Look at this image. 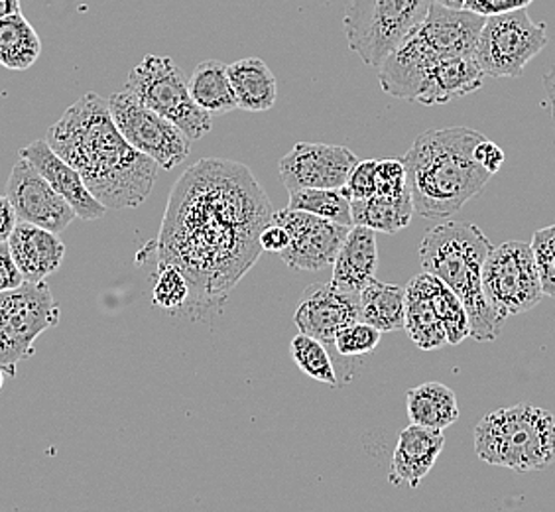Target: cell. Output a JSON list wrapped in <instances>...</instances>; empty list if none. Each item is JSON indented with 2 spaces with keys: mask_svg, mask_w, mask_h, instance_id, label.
I'll return each instance as SVG.
<instances>
[{
  "mask_svg": "<svg viewBox=\"0 0 555 512\" xmlns=\"http://www.w3.org/2000/svg\"><path fill=\"white\" fill-rule=\"evenodd\" d=\"M272 217V203L250 168L205 158L171 190L156 243L158 263L182 270L193 306H214L255 267L262 253L258 239Z\"/></svg>",
  "mask_w": 555,
  "mask_h": 512,
  "instance_id": "obj_1",
  "label": "cell"
},
{
  "mask_svg": "<svg viewBox=\"0 0 555 512\" xmlns=\"http://www.w3.org/2000/svg\"><path fill=\"white\" fill-rule=\"evenodd\" d=\"M48 144L81 174L87 190L107 209L146 202L160 166L132 149L120 135L108 99L89 91L48 130Z\"/></svg>",
  "mask_w": 555,
  "mask_h": 512,
  "instance_id": "obj_2",
  "label": "cell"
},
{
  "mask_svg": "<svg viewBox=\"0 0 555 512\" xmlns=\"http://www.w3.org/2000/svg\"><path fill=\"white\" fill-rule=\"evenodd\" d=\"M481 132L467 127L434 128L420 135L402 158L414 212L446 221L482 192L492 178L475 161Z\"/></svg>",
  "mask_w": 555,
  "mask_h": 512,
  "instance_id": "obj_3",
  "label": "cell"
},
{
  "mask_svg": "<svg viewBox=\"0 0 555 512\" xmlns=\"http://www.w3.org/2000/svg\"><path fill=\"white\" fill-rule=\"evenodd\" d=\"M492 248L477 225L457 221L436 225L420 245L424 272L457 294L469 316L470 337L477 342H494L504 325L482 290V267Z\"/></svg>",
  "mask_w": 555,
  "mask_h": 512,
  "instance_id": "obj_4",
  "label": "cell"
},
{
  "mask_svg": "<svg viewBox=\"0 0 555 512\" xmlns=\"http://www.w3.org/2000/svg\"><path fill=\"white\" fill-rule=\"evenodd\" d=\"M477 458L518 473L542 471L555 461V417L530 405L492 410L475 426Z\"/></svg>",
  "mask_w": 555,
  "mask_h": 512,
  "instance_id": "obj_5",
  "label": "cell"
},
{
  "mask_svg": "<svg viewBox=\"0 0 555 512\" xmlns=\"http://www.w3.org/2000/svg\"><path fill=\"white\" fill-rule=\"evenodd\" d=\"M431 4L434 0H351L343 16L351 52L363 64L380 67L426 21Z\"/></svg>",
  "mask_w": 555,
  "mask_h": 512,
  "instance_id": "obj_6",
  "label": "cell"
},
{
  "mask_svg": "<svg viewBox=\"0 0 555 512\" xmlns=\"http://www.w3.org/2000/svg\"><path fill=\"white\" fill-rule=\"evenodd\" d=\"M127 91L142 105L182 128L192 140L204 139L214 127V117L192 99L190 77H185L171 57L146 55L130 69Z\"/></svg>",
  "mask_w": 555,
  "mask_h": 512,
  "instance_id": "obj_7",
  "label": "cell"
},
{
  "mask_svg": "<svg viewBox=\"0 0 555 512\" xmlns=\"http://www.w3.org/2000/svg\"><path fill=\"white\" fill-rule=\"evenodd\" d=\"M60 323V306L43 282H24L0 294V369L16 376L24 359L33 357L34 343L43 331Z\"/></svg>",
  "mask_w": 555,
  "mask_h": 512,
  "instance_id": "obj_8",
  "label": "cell"
},
{
  "mask_svg": "<svg viewBox=\"0 0 555 512\" xmlns=\"http://www.w3.org/2000/svg\"><path fill=\"white\" fill-rule=\"evenodd\" d=\"M545 43V24L532 21L528 11L520 9L485 21L473 57L482 74L489 77H518L524 67L544 50Z\"/></svg>",
  "mask_w": 555,
  "mask_h": 512,
  "instance_id": "obj_9",
  "label": "cell"
},
{
  "mask_svg": "<svg viewBox=\"0 0 555 512\" xmlns=\"http://www.w3.org/2000/svg\"><path fill=\"white\" fill-rule=\"evenodd\" d=\"M482 290L501 320L534 310L544 292L532 246L511 241L492 248L482 267Z\"/></svg>",
  "mask_w": 555,
  "mask_h": 512,
  "instance_id": "obj_10",
  "label": "cell"
},
{
  "mask_svg": "<svg viewBox=\"0 0 555 512\" xmlns=\"http://www.w3.org/2000/svg\"><path fill=\"white\" fill-rule=\"evenodd\" d=\"M108 108L130 146L156 162L160 170H173L190 156L193 140L182 128L142 105L127 89L108 97Z\"/></svg>",
  "mask_w": 555,
  "mask_h": 512,
  "instance_id": "obj_11",
  "label": "cell"
},
{
  "mask_svg": "<svg viewBox=\"0 0 555 512\" xmlns=\"http://www.w3.org/2000/svg\"><path fill=\"white\" fill-rule=\"evenodd\" d=\"M272 221L282 225L289 235V246L280 258L292 270L306 272H320L333 267L335 256L351 229L306 212H294L288 207L274 212Z\"/></svg>",
  "mask_w": 555,
  "mask_h": 512,
  "instance_id": "obj_12",
  "label": "cell"
},
{
  "mask_svg": "<svg viewBox=\"0 0 555 512\" xmlns=\"http://www.w3.org/2000/svg\"><path fill=\"white\" fill-rule=\"evenodd\" d=\"M359 158L347 146L298 142L278 164L280 180L289 192L341 190Z\"/></svg>",
  "mask_w": 555,
  "mask_h": 512,
  "instance_id": "obj_13",
  "label": "cell"
},
{
  "mask_svg": "<svg viewBox=\"0 0 555 512\" xmlns=\"http://www.w3.org/2000/svg\"><path fill=\"white\" fill-rule=\"evenodd\" d=\"M7 197L11 200L18 221L42 227L55 235L64 233L77 217L72 205L55 192L30 162L21 156L9 176Z\"/></svg>",
  "mask_w": 555,
  "mask_h": 512,
  "instance_id": "obj_14",
  "label": "cell"
},
{
  "mask_svg": "<svg viewBox=\"0 0 555 512\" xmlns=\"http://www.w3.org/2000/svg\"><path fill=\"white\" fill-rule=\"evenodd\" d=\"M361 321V294L337 289L333 282H320L304 290L294 323L299 333L310 335L325 347L335 343L337 333Z\"/></svg>",
  "mask_w": 555,
  "mask_h": 512,
  "instance_id": "obj_15",
  "label": "cell"
},
{
  "mask_svg": "<svg viewBox=\"0 0 555 512\" xmlns=\"http://www.w3.org/2000/svg\"><path fill=\"white\" fill-rule=\"evenodd\" d=\"M18 156L30 162L42 174L55 192L72 205L79 219L95 221L107 212V207L87 190L81 174L74 166H69L60 154H55L48 140H34L28 146L21 149Z\"/></svg>",
  "mask_w": 555,
  "mask_h": 512,
  "instance_id": "obj_16",
  "label": "cell"
},
{
  "mask_svg": "<svg viewBox=\"0 0 555 512\" xmlns=\"http://www.w3.org/2000/svg\"><path fill=\"white\" fill-rule=\"evenodd\" d=\"M485 21V16H479L475 12L448 9L434 2L427 12L426 21L417 26L416 33L439 57H473Z\"/></svg>",
  "mask_w": 555,
  "mask_h": 512,
  "instance_id": "obj_17",
  "label": "cell"
},
{
  "mask_svg": "<svg viewBox=\"0 0 555 512\" xmlns=\"http://www.w3.org/2000/svg\"><path fill=\"white\" fill-rule=\"evenodd\" d=\"M443 448V430L410 424L400 432L396 441L388 481L392 485L408 483L412 489H416L417 485L426 479L427 473L434 470Z\"/></svg>",
  "mask_w": 555,
  "mask_h": 512,
  "instance_id": "obj_18",
  "label": "cell"
},
{
  "mask_svg": "<svg viewBox=\"0 0 555 512\" xmlns=\"http://www.w3.org/2000/svg\"><path fill=\"white\" fill-rule=\"evenodd\" d=\"M9 246L24 282H43L64 263L65 245L62 239L33 223L18 221L9 239Z\"/></svg>",
  "mask_w": 555,
  "mask_h": 512,
  "instance_id": "obj_19",
  "label": "cell"
},
{
  "mask_svg": "<svg viewBox=\"0 0 555 512\" xmlns=\"http://www.w3.org/2000/svg\"><path fill=\"white\" fill-rule=\"evenodd\" d=\"M485 77L487 75L482 74L475 57H441L427 69L426 81L417 93L416 103L426 107L446 105L449 101H455L481 89Z\"/></svg>",
  "mask_w": 555,
  "mask_h": 512,
  "instance_id": "obj_20",
  "label": "cell"
},
{
  "mask_svg": "<svg viewBox=\"0 0 555 512\" xmlns=\"http://www.w3.org/2000/svg\"><path fill=\"white\" fill-rule=\"evenodd\" d=\"M378 268L376 231L361 225H352L333 263L332 282L337 289L359 292L366 289Z\"/></svg>",
  "mask_w": 555,
  "mask_h": 512,
  "instance_id": "obj_21",
  "label": "cell"
},
{
  "mask_svg": "<svg viewBox=\"0 0 555 512\" xmlns=\"http://www.w3.org/2000/svg\"><path fill=\"white\" fill-rule=\"evenodd\" d=\"M404 331L424 351H434L448 345L443 323L439 320L438 311L427 289V272H422L408 282Z\"/></svg>",
  "mask_w": 555,
  "mask_h": 512,
  "instance_id": "obj_22",
  "label": "cell"
},
{
  "mask_svg": "<svg viewBox=\"0 0 555 512\" xmlns=\"http://www.w3.org/2000/svg\"><path fill=\"white\" fill-rule=\"evenodd\" d=\"M229 81L236 105L246 113H264L278 99L276 75L258 57H245L229 65Z\"/></svg>",
  "mask_w": 555,
  "mask_h": 512,
  "instance_id": "obj_23",
  "label": "cell"
},
{
  "mask_svg": "<svg viewBox=\"0 0 555 512\" xmlns=\"http://www.w3.org/2000/svg\"><path fill=\"white\" fill-rule=\"evenodd\" d=\"M414 202L410 188L396 195L376 193L369 200L351 202L352 225L369 227L376 233L396 235L406 229L414 217Z\"/></svg>",
  "mask_w": 555,
  "mask_h": 512,
  "instance_id": "obj_24",
  "label": "cell"
},
{
  "mask_svg": "<svg viewBox=\"0 0 555 512\" xmlns=\"http://www.w3.org/2000/svg\"><path fill=\"white\" fill-rule=\"evenodd\" d=\"M410 424L446 430L460 420V405L455 393L441 383L420 384L406 395Z\"/></svg>",
  "mask_w": 555,
  "mask_h": 512,
  "instance_id": "obj_25",
  "label": "cell"
},
{
  "mask_svg": "<svg viewBox=\"0 0 555 512\" xmlns=\"http://www.w3.org/2000/svg\"><path fill=\"white\" fill-rule=\"evenodd\" d=\"M190 93L195 105L211 117H223L238 108L229 81V65L219 60H205L193 69Z\"/></svg>",
  "mask_w": 555,
  "mask_h": 512,
  "instance_id": "obj_26",
  "label": "cell"
},
{
  "mask_svg": "<svg viewBox=\"0 0 555 512\" xmlns=\"http://www.w3.org/2000/svg\"><path fill=\"white\" fill-rule=\"evenodd\" d=\"M361 321L380 333L404 330L406 323V286L373 282L361 290Z\"/></svg>",
  "mask_w": 555,
  "mask_h": 512,
  "instance_id": "obj_27",
  "label": "cell"
},
{
  "mask_svg": "<svg viewBox=\"0 0 555 512\" xmlns=\"http://www.w3.org/2000/svg\"><path fill=\"white\" fill-rule=\"evenodd\" d=\"M42 54V40L21 14L0 18V65L12 72L33 67Z\"/></svg>",
  "mask_w": 555,
  "mask_h": 512,
  "instance_id": "obj_28",
  "label": "cell"
},
{
  "mask_svg": "<svg viewBox=\"0 0 555 512\" xmlns=\"http://www.w3.org/2000/svg\"><path fill=\"white\" fill-rule=\"evenodd\" d=\"M288 209L306 212L333 223L352 227L351 200L343 190H298L289 192Z\"/></svg>",
  "mask_w": 555,
  "mask_h": 512,
  "instance_id": "obj_29",
  "label": "cell"
},
{
  "mask_svg": "<svg viewBox=\"0 0 555 512\" xmlns=\"http://www.w3.org/2000/svg\"><path fill=\"white\" fill-rule=\"evenodd\" d=\"M427 289L429 296L436 306L439 320L443 323V330L448 335L449 345H460L470 337V323L467 310L463 302L457 298V294L443 284L439 278L427 274Z\"/></svg>",
  "mask_w": 555,
  "mask_h": 512,
  "instance_id": "obj_30",
  "label": "cell"
},
{
  "mask_svg": "<svg viewBox=\"0 0 555 512\" xmlns=\"http://www.w3.org/2000/svg\"><path fill=\"white\" fill-rule=\"evenodd\" d=\"M289 355H292L294 363L298 364L299 371L308 374L313 381L327 384L333 388H337L341 384L335 373L327 347L310 335H304V333L296 335L289 343Z\"/></svg>",
  "mask_w": 555,
  "mask_h": 512,
  "instance_id": "obj_31",
  "label": "cell"
},
{
  "mask_svg": "<svg viewBox=\"0 0 555 512\" xmlns=\"http://www.w3.org/2000/svg\"><path fill=\"white\" fill-rule=\"evenodd\" d=\"M152 304L162 310L180 316V311L192 302V286L182 270L173 265L158 263L154 270Z\"/></svg>",
  "mask_w": 555,
  "mask_h": 512,
  "instance_id": "obj_32",
  "label": "cell"
},
{
  "mask_svg": "<svg viewBox=\"0 0 555 512\" xmlns=\"http://www.w3.org/2000/svg\"><path fill=\"white\" fill-rule=\"evenodd\" d=\"M530 246L534 253L542 292L544 296L555 298V225L535 231Z\"/></svg>",
  "mask_w": 555,
  "mask_h": 512,
  "instance_id": "obj_33",
  "label": "cell"
},
{
  "mask_svg": "<svg viewBox=\"0 0 555 512\" xmlns=\"http://www.w3.org/2000/svg\"><path fill=\"white\" fill-rule=\"evenodd\" d=\"M380 331L374 330L373 325L357 321L347 328H343L337 337H335V349L343 357H361L369 353L376 351L378 343H380Z\"/></svg>",
  "mask_w": 555,
  "mask_h": 512,
  "instance_id": "obj_34",
  "label": "cell"
},
{
  "mask_svg": "<svg viewBox=\"0 0 555 512\" xmlns=\"http://www.w3.org/2000/svg\"><path fill=\"white\" fill-rule=\"evenodd\" d=\"M341 190L351 202L369 200L376 195V161L357 162Z\"/></svg>",
  "mask_w": 555,
  "mask_h": 512,
  "instance_id": "obj_35",
  "label": "cell"
},
{
  "mask_svg": "<svg viewBox=\"0 0 555 512\" xmlns=\"http://www.w3.org/2000/svg\"><path fill=\"white\" fill-rule=\"evenodd\" d=\"M406 166L404 162L398 158H385L376 161V190L385 195H396V193L406 190Z\"/></svg>",
  "mask_w": 555,
  "mask_h": 512,
  "instance_id": "obj_36",
  "label": "cell"
},
{
  "mask_svg": "<svg viewBox=\"0 0 555 512\" xmlns=\"http://www.w3.org/2000/svg\"><path fill=\"white\" fill-rule=\"evenodd\" d=\"M534 0H465L463 9L475 12L479 16H496V14H506V12L520 11Z\"/></svg>",
  "mask_w": 555,
  "mask_h": 512,
  "instance_id": "obj_37",
  "label": "cell"
},
{
  "mask_svg": "<svg viewBox=\"0 0 555 512\" xmlns=\"http://www.w3.org/2000/svg\"><path fill=\"white\" fill-rule=\"evenodd\" d=\"M22 284H24V277L12 258L11 246L9 243H0V294L21 289Z\"/></svg>",
  "mask_w": 555,
  "mask_h": 512,
  "instance_id": "obj_38",
  "label": "cell"
},
{
  "mask_svg": "<svg viewBox=\"0 0 555 512\" xmlns=\"http://www.w3.org/2000/svg\"><path fill=\"white\" fill-rule=\"evenodd\" d=\"M504 158V150L487 137H482L481 142L475 146V161L479 162L485 170L491 171L492 176L501 170Z\"/></svg>",
  "mask_w": 555,
  "mask_h": 512,
  "instance_id": "obj_39",
  "label": "cell"
},
{
  "mask_svg": "<svg viewBox=\"0 0 555 512\" xmlns=\"http://www.w3.org/2000/svg\"><path fill=\"white\" fill-rule=\"evenodd\" d=\"M260 248L262 253H272V255H282L289 246L288 231L282 225L272 223L268 225L267 229L260 233Z\"/></svg>",
  "mask_w": 555,
  "mask_h": 512,
  "instance_id": "obj_40",
  "label": "cell"
},
{
  "mask_svg": "<svg viewBox=\"0 0 555 512\" xmlns=\"http://www.w3.org/2000/svg\"><path fill=\"white\" fill-rule=\"evenodd\" d=\"M18 225V217L7 195H0V243H9L14 227Z\"/></svg>",
  "mask_w": 555,
  "mask_h": 512,
  "instance_id": "obj_41",
  "label": "cell"
},
{
  "mask_svg": "<svg viewBox=\"0 0 555 512\" xmlns=\"http://www.w3.org/2000/svg\"><path fill=\"white\" fill-rule=\"evenodd\" d=\"M21 0H0V18L21 14Z\"/></svg>",
  "mask_w": 555,
  "mask_h": 512,
  "instance_id": "obj_42",
  "label": "cell"
},
{
  "mask_svg": "<svg viewBox=\"0 0 555 512\" xmlns=\"http://www.w3.org/2000/svg\"><path fill=\"white\" fill-rule=\"evenodd\" d=\"M544 87L545 91H547V99L552 103V117H554L555 123V67L550 74L545 75Z\"/></svg>",
  "mask_w": 555,
  "mask_h": 512,
  "instance_id": "obj_43",
  "label": "cell"
},
{
  "mask_svg": "<svg viewBox=\"0 0 555 512\" xmlns=\"http://www.w3.org/2000/svg\"><path fill=\"white\" fill-rule=\"evenodd\" d=\"M434 2H438L441 7H448V9H463V4H465V0H434Z\"/></svg>",
  "mask_w": 555,
  "mask_h": 512,
  "instance_id": "obj_44",
  "label": "cell"
},
{
  "mask_svg": "<svg viewBox=\"0 0 555 512\" xmlns=\"http://www.w3.org/2000/svg\"><path fill=\"white\" fill-rule=\"evenodd\" d=\"M2 384H4V371L0 369V388H2Z\"/></svg>",
  "mask_w": 555,
  "mask_h": 512,
  "instance_id": "obj_45",
  "label": "cell"
}]
</instances>
